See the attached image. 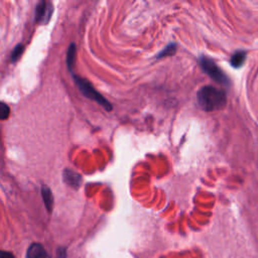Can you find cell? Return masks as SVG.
I'll return each instance as SVG.
<instances>
[{"label": "cell", "mask_w": 258, "mask_h": 258, "mask_svg": "<svg viewBox=\"0 0 258 258\" xmlns=\"http://www.w3.org/2000/svg\"><path fill=\"white\" fill-rule=\"evenodd\" d=\"M53 12V6L51 2L40 1L35 7V21L41 24H46Z\"/></svg>", "instance_id": "obj_4"}, {"label": "cell", "mask_w": 258, "mask_h": 258, "mask_svg": "<svg viewBox=\"0 0 258 258\" xmlns=\"http://www.w3.org/2000/svg\"><path fill=\"white\" fill-rule=\"evenodd\" d=\"M176 51V44L174 42H170L169 44H167L160 52L157 53L156 58H162L164 56H169L174 54Z\"/></svg>", "instance_id": "obj_10"}, {"label": "cell", "mask_w": 258, "mask_h": 258, "mask_svg": "<svg viewBox=\"0 0 258 258\" xmlns=\"http://www.w3.org/2000/svg\"><path fill=\"white\" fill-rule=\"evenodd\" d=\"M200 107L206 112H213L224 108L227 102L226 94L223 90L213 86L202 87L197 94Z\"/></svg>", "instance_id": "obj_1"}, {"label": "cell", "mask_w": 258, "mask_h": 258, "mask_svg": "<svg viewBox=\"0 0 258 258\" xmlns=\"http://www.w3.org/2000/svg\"><path fill=\"white\" fill-rule=\"evenodd\" d=\"M41 197L44 203V206L47 210V212H51L52 211V207H53V196L51 192V189L46 186V185H42L41 187Z\"/></svg>", "instance_id": "obj_7"}, {"label": "cell", "mask_w": 258, "mask_h": 258, "mask_svg": "<svg viewBox=\"0 0 258 258\" xmlns=\"http://www.w3.org/2000/svg\"><path fill=\"white\" fill-rule=\"evenodd\" d=\"M9 112H10V108L8 107L7 104H5L4 102L1 103L0 106V118L1 120H5L9 117Z\"/></svg>", "instance_id": "obj_12"}, {"label": "cell", "mask_w": 258, "mask_h": 258, "mask_svg": "<svg viewBox=\"0 0 258 258\" xmlns=\"http://www.w3.org/2000/svg\"><path fill=\"white\" fill-rule=\"evenodd\" d=\"M0 258H14V256L10 253V252H6V251H2Z\"/></svg>", "instance_id": "obj_14"}, {"label": "cell", "mask_w": 258, "mask_h": 258, "mask_svg": "<svg viewBox=\"0 0 258 258\" xmlns=\"http://www.w3.org/2000/svg\"><path fill=\"white\" fill-rule=\"evenodd\" d=\"M200 64H201V68L203 69V71L210 78H212L215 82H217L220 85L225 86V87L230 86V79L212 58L202 55L200 57Z\"/></svg>", "instance_id": "obj_3"}, {"label": "cell", "mask_w": 258, "mask_h": 258, "mask_svg": "<svg viewBox=\"0 0 258 258\" xmlns=\"http://www.w3.org/2000/svg\"><path fill=\"white\" fill-rule=\"evenodd\" d=\"M56 253H57V257L58 258H66V249L64 248H58L56 250Z\"/></svg>", "instance_id": "obj_13"}, {"label": "cell", "mask_w": 258, "mask_h": 258, "mask_svg": "<svg viewBox=\"0 0 258 258\" xmlns=\"http://www.w3.org/2000/svg\"><path fill=\"white\" fill-rule=\"evenodd\" d=\"M73 79L75 81V84L78 86L80 92H82V94L85 97L93 100L94 102H97L106 111H111L113 109V106L111 105V103L108 100H106L105 97H103L97 90H95V88L92 86V84L89 81L76 75H73Z\"/></svg>", "instance_id": "obj_2"}, {"label": "cell", "mask_w": 258, "mask_h": 258, "mask_svg": "<svg viewBox=\"0 0 258 258\" xmlns=\"http://www.w3.org/2000/svg\"><path fill=\"white\" fill-rule=\"evenodd\" d=\"M75 59H76V44L73 42L70 44L69 48H68V51H67V58H66V61H67V66L69 68L70 71H72L73 67H74V63H75Z\"/></svg>", "instance_id": "obj_9"}, {"label": "cell", "mask_w": 258, "mask_h": 258, "mask_svg": "<svg viewBox=\"0 0 258 258\" xmlns=\"http://www.w3.org/2000/svg\"><path fill=\"white\" fill-rule=\"evenodd\" d=\"M246 59V51L245 50H237L230 59V63L233 68L238 69L241 68Z\"/></svg>", "instance_id": "obj_8"}, {"label": "cell", "mask_w": 258, "mask_h": 258, "mask_svg": "<svg viewBox=\"0 0 258 258\" xmlns=\"http://www.w3.org/2000/svg\"><path fill=\"white\" fill-rule=\"evenodd\" d=\"M47 254L43 246L39 243H33L26 252V258H46Z\"/></svg>", "instance_id": "obj_6"}, {"label": "cell", "mask_w": 258, "mask_h": 258, "mask_svg": "<svg viewBox=\"0 0 258 258\" xmlns=\"http://www.w3.org/2000/svg\"><path fill=\"white\" fill-rule=\"evenodd\" d=\"M62 177H63V181L68 185L73 186L75 188L80 187L81 182H82V176L78 172H76L70 168H66L62 171Z\"/></svg>", "instance_id": "obj_5"}, {"label": "cell", "mask_w": 258, "mask_h": 258, "mask_svg": "<svg viewBox=\"0 0 258 258\" xmlns=\"http://www.w3.org/2000/svg\"><path fill=\"white\" fill-rule=\"evenodd\" d=\"M23 50H24L23 44H22V43H18V44L13 48V50H12V52H11V56H10L11 61H12V62L17 61V60L19 59V57L21 56V54L23 53Z\"/></svg>", "instance_id": "obj_11"}]
</instances>
